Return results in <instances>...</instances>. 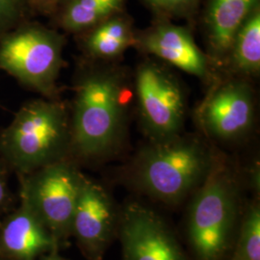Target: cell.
Returning <instances> with one entry per match:
<instances>
[{
  "mask_svg": "<svg viewBox=\"0 0 260 260\" xmlns=\"http://www.w3.org/2000/svg\"><path fill=\"white\" fill-rule=\"evenodd\" d=\"M65 39L39 23L23 22L0 37V69L52 99L63 67Z\"/></svg>",
  "mask_w": 260,
  "mask_h": 260,
  "instance_id": "4",
  "label": "cell"
},
{
  "mask_svg": "<svg viewBox=\"0 0 260 260\" xmlns=\"http://www.w3.org/2000/svg\"><path fill=\"white\" fill-rule=\"evenodd\" d=\"M158 18H186L198 9L201 0H144Z\"/></svg>",
  "mask_w": 260,
  "mask_h": 260,
  "instance_id": "19",
  "label": "cell"
},
{
  "mask_svg": "<svg viewBox=\"0 0 260 260\" xmlns=\"http://www.w3.org/2000/svg\"><path fill=\"white\" fill-rule=\"evenodd\" d=\"M86 32L85 48L90 55L98 59L118 57L136 41L131 19L123 12L103 20Z\"/></svg>",
  "mask_w": 260,
  "mask_h": 260,
  "instance_id": "14",
  "label": "cell"
},
{
  "mask_svg": "<svg viewBox=\"0 0 260 260\" xmlns=\"http://www.w3.org/2000/svg\"><path fill=\"white\" fill-rule=\"evenodd\" d=\"M135 44L189 75L200 78L208 75L207 58L196 44L191 32L168 19L158 18L150 27L136 35Z\"/></svg>",
  "mask_w": 260,
  "mask_h": 260,
  "instance_id": "11",
  "label": "cell"
},
{
  "mask_svg": "<svg viewBox=\"0 0 260 260\" xmlns=\"http://www.w3.org/2000/svg\"><path fill=\"white\" fill-rule=\"evenodd\" d=\"M233 68L245 75H256L260 69V6L244 21L230 49Z\"/></svg>",
  "mask_w": 260,
  "mask_h": 260,
  "instance_id": "16",
  "label": "cell"
},
{
  "mask_svg": "<svg viewBox=\"0 0 260 260\" xmlns=\"http://www.w3.org/2000/svg\"><path fill=\"white\" fill-rule=\"evenodd\" d=\"M22 206L5 224L1 242L10 255L33 260L54 246V237L25 200Z\"/></svg>",
  "mask_w": 260,
  "mask_h": 260,
  "instance_id": "12",
  "label": "cell"
},
{
  "mask_svg": "<svg viewBox=\"0 0 260 260\" xmlns=\"http://www.w3.org/2000/svg\"><path fill=\"white\" fill-rule=\"evenodd\" d=\"M212 164L210 152L201 141L177 134L152 140L140 151L133 179L148 195L163 203L177 204L200 187Z\"/></svg>",
  "mask_w": 260,
  "mask_h": 260,
  "instance_id": "2",
  "label": "cell"
},
{
  "mask_svg": "<svg viewBox=\"0 0 260 260\" xmlns=\"http://www.w3.org/2000/svg\"><path fill=\"white\" fill-rule=\"evenodd\" d=\"M45 260H67L65 258H62V257H60V256H58V255H52V256H49V257H47Z\"/></svg>",
  "mask_w": 260,
  "mask_h": 260,
  "instance_id": "22",
  "label": "cell"
},
{
  "mask_svg": "<svg viewBox=\"0 0 260 260\" xmlns=\"http://www.w3.org/2000/svg\"><path fill=\"white\" fill-rule=\"evenodd\" d=\"M31 10L28 0H0V37L25 22Z\"/></svg>",
  "mask_w": 260,
  "mask_h": 260,
  "instance_id": "18",
  "label": "cell"
},
{
  "mask_svg": "<svg viewBox=\"0 0 260 260\" xmlns=\"http://www.w3.org/2000/svg\"><path fill=\"white\" fill-rule=\"evenodd\" d=\"M124 5L125 0H63L57 11L61 27L81 33L123 12Z\"/></svg>",
  "mask_w": 260,
  "mask_h": 260,
  "instance_id": "15",
  "label": "cell"
},
{
  "mask_svg": "<svg viewBox=\"0 0 260 260\" xmlns=\"http://www.w3.org/2000/svg\"><path fill=\"white\" fill-rule=\"evenodd\" d=\"M136 93L144 129L151 140L179 134L185 116V100L177 78L152 62L140 65Z\"/></svg>",
  "mask_w": 260,
  "mask_h": 260,
  "instance_id": "7",
  "label": "cell"
},
{
  "mask_svg": "<svg viewBox=\"0 0 260 260\" xmlns=\"http://www.w3.org/2000/svg\"><path fill=\"white\" fill-rule=\"evenodd\" d=\"M197 190L188 223L191 246L200 260H220L230 247L237 214L233 177L212 164Z\"/></svg>",
  "mask_w": 260,
  "mask_h": 260,
  "instance_id": "5",
  "label": "cell"
},
{
  "mask_svg": "<svg viewBox=\"0 0 260 260\" xmlns=\"http://www.w3.org/2000/svg\"><path fill=\"white\" fill-rule=\"evenodd\" d=\"M124 80L118 71L94 70L76 86L71 146L82 157H102L120 142L124 123Z\"/></svg>",
  "mask_w": 260,
  "mask_h": 260,
  "instance_id": "1",
  "label": "cell"
},
{
  "mask_svg": "<svg viewBox=\"0 0 260 260\" xmlns=\"http://www.w3.org/2000/svg\"><path fill=\"white\" fill-rule=\"evenodd\" d=\"M71 146V122L65 105L52 99L28 102L3 131L0 148L23 174L63 160Z\"/></svg>",
  "mask_w": 260,
  "mask_h": 260,
  "instance_id": "3",
  "label": "cell"
},
{
  "mask_svg": "<svg viewBox=\"0 0 260 260\" xmlns=\"http://www.w3.org/2000/svg\"><path fill=\"white\" fill-rule=\"evenodd\" d=\"M116 213L111 199L102 186L82 177L72 231L93 260H101L111 241Z\"/></svg>",
  "mask_w": 260,
  "mask_h": 260,
  "instance_id": "10",
  "label": "cell"
},
{
  "mask_svg": "<svg viewBox=\"0 0 260 260\" xmlns=\"http://www.w3.org/2000/svg\"><path fill=\"white\" fill-rule=\"evenodd\" d=\"M4 198H5V185H4L2 176L0 174V204L4 201Z\"/></svg>",
  "mask_w": 260,
  "mask_h": 260,
  "instance_id": "21",
  "label": "cell"
},
{
  "mask_svg": "<svg viewBox=\"0 0 260 260\" xmlns=\"http://www.w3.org/2000/svg\"><path fill=\"white\" fill-rule=\"evenodd\" d=\"M258 6L260 0H207L205 25L215 55L230 53L236 32Z\"/></svg>",
  "mask_w": 260,
  "mask_h": 260,
  "instance_id": "13",
  "label": "cell"
},
{
  "mask_svg": "<svg viewBox=\"0 0 260 260\" xmlns=\"http://www.w3.org/2000/svg\"><path fill=\"white\" fill-rule=\"evenodd\" d=\"M82 177L63 159L32 172L25 180L23 199L53 237L72 230Z\"/></svg>",
  "mask_w": 260,
  "mask_h": 260,
  "instance_id": "6",
  "label": "cell"
},
{
  "mask_svg": "<svg viewBox=\"0 0 260 260\" xmlns=\"http://www.w3.org/2000/svg\"><path fill=\"white\" fill-rule=\"evenodd\" d=\"M62 1L63 0H28V3L31 9L48 15L55 13Z\"/></svg>",
  "mask_w": 260,
  "mask_h": 260,
  "instance_id": "20",
  "label": "cell"
},
{
  "mask_svg": "<svg viewBox=\"0 0 260 260\" xmlns=\"http://www.w3.org/2000/svg\"><path fill=\"white\" fill-rule=\"evenodd\" d=\"M232 260H260V209L252 205L245 215Z\"/></svg>",
  "mask_w": 260,
  "mask_h": 260,
  "instance_id": "17",
  "label": "cell"
},
{
  "mask_svg": "<svg viewBox=\"0 0 260 260\" xmlns=\"http://www.w3.org/2000/svg\"><path fill=\"white\" fill-rule=\"evenodd\" d=\"M119 221L123 260H188L166 223L149 207L131 203Z\"/></svg>",
  "mask_w": 260,
  "mask_h": 260,
  "instance_id": "8",
  "label": "cell"
},
{
  "mask_svg": "<svg viewBox=\"0 0 260 260\" xmlns=\"http://www.w3.org/2000/svg\"><path fill=\"white\" fill-rule=\"evenodd\" d=\"M200 121L217 139H236L247 133L253 121V94L249 84L231 80L217 87L203 103Z\"/></svg>",
  "mask_w": 260,
  "mask_h": 260,
  "instance_id": "9",
  "label": "cell"
}]
</instances>
